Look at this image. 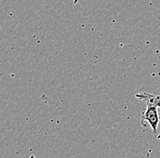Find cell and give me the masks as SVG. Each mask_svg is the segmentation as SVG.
I'll use <instances>...</instances> for the list:
<instances>
[{"instance_id": "6da1fadb", "label": "cell", "mask_w": 160, "mask_h": 158, "mask_svg": "<svg viewBox=\"0 0 160 158\" xmlns=\"http://www.w3.org/2000/svg\"><path fill=\"white\" fill-rule=\"evenodd\" d=\"M149 125L151 129L153 130L154 134H157L158 126L159 124V116L158 112V106L153 102H147V108L144 114L141 116V124L145 125V123Z\"/></svg>"}, {"instance_id": "7a4b0ae2", "label": "cell", "mask_w": 160, "mask_h": 158, "mask_svg": "<svg viewBox=\"0 0 160 158\" xmlns=\"http://www.w3.org/2000/svg\"><path fill=\"white\" fill-rule=\"evenodd\" d=\"M136 97L141 100H144L146 102L149 101V102H153L155 103L158 107H160V96H155L153 94H149V93H141V94H137Z\"/></svg>"}, {"instance_id": "3957f363", "label": "cell", "mask_w": 160, "mask_h": 158, "mask_svg": "<svg viewBox=\"0 0 160 158\" xmlns=\"http://www.w3.org/2000/svg\"><path fill=\"white\" fill-rule=\"evenodd\" d=\"M158 137H159V138H160V136H158Z\"/></svg>"}]
</instances>
